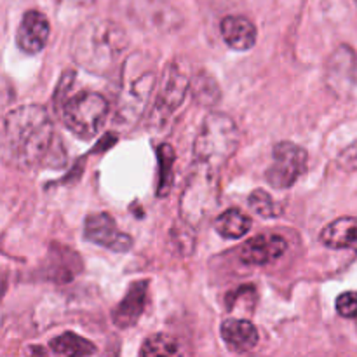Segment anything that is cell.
I'll list each match as a JSON object with an SVG mask.
<instances>
[{
  "mask_svg": "<svg viewBox=\"0 0 357 357\" xmlns=\"http://www.w3.org/2000/svg\"><path fill=\"white\" fill-rule=\"evenodd\" d=\"M215 229L225 239H239L250 232L251 218L239 209H227L216 218Z\"/></svg>",
  "mask_w": 357,
  "mask_h": 357,
  "instance_id": "16",
  "label": "cell"
},
{
  "mask_svg": "<svg viewBox=\"0 0 357 357\" xmlns=\"http://www.w3.org/2000/svg\"><path fill=\"white\" fill-rule=\"evenodd\" d=\"M209 80H211V77H206L204 73H201V75H195L194 82H190V89L199 103L206 105V103H213V101L218 100V93H213V91L209 93V89H208Z\"/></svg>",
  "mask_w": 357,
  "mask_h": 357,
  "instance_id": "21",
  "label": "cell"
},
{
  "mask_svg": "<svg viewBox=\"0 0 357 357\" xmlns=\"http://www.w3.org/2000/svg\"><path fill=\"white\" fill-rule=\"evenodd\" d=\"M84 236L91 243L117 251V253L129 251L132 246L131 236L121 232L115 220L108 213H96V215L87 216L86 225H84Z\"/></svg>",
  "mask_w": 357,
  "mask_h": 357,
  "instance_id": "8",
  "label": "cell"
},
{
  "mask_svg": "<svg viewBox=\"0 0 357 357\" xmlns=\"http://www.w3.org/2000/svg\"><path fill=\"white\" fill-rule=\"evenodd\" d=\"M52 138L51 117L38 105L14 108L0 122L2 157L20 169H31L44 162L52 149Z\"/></svg>",
  "mask_w": 357,
  "mask_h": 357,
  "instance_id": "1",
  "label": "cell"
},
{
  "mask_svg": "<svg viewBox=\"0 0 357 357\" xmlns=\"http://www.w3.org/2000/svg\"><path fill=\"white\" fill-rule=\"evenodd\" d=\"M248 201H250V208L257 215L264 216V218H275V216H279L282 213V206L279 202H275L268 192L260 190V188L251 192Z\"/></svg>",
  "mask_w": 357,
  "mask_h": 357,
  "instance_id": "20",
  "label": "cell"
},
{
  "mask_svg": "<svg viewBox=\"0 0 357 357\" xmlns=\"http://www.w3.org/2000/svg\"><path fill=\"white\" fill-rule=\"evenodd\" d=\"M190 91V79L180 63H171L162 77V84L157 93L155 103L152 110V121L155 124L164 126L171 119V115L181 107Z\"/></svg>",
  "mask_w": 357,
  "mask_h": 357,
  "instance_id": "7",
  "label": "cell"
},
{
  "mask_svg": "<svg viewBox=\"0 0 357 357\" xmlns=\"http://www.w3.org/2000/svg\"><path fill=\"white\" fill-rule=\"evenodd\" d=\"M223 40L234 51H250L257 44V26L244 16H227L220 23Z\"/></svg>",
  "mask_w": 357,
  "mask_h": 357,
  "instance_id": "13",
  "label": "cell"
},
{
  "mask_svg": "<svg viewBox=\"0 0 357 357\" xmlns=\"http://www.w3.org/2000/svg\"><path fill=\"white\" fill-rule=\"evenodd\" d=\"M309 153L305 149L291 142H281L272 150V164L265 176L271 187L278 190L291 188L307 171Z\"/></svg>",
  "mask_w": 357,
  "mask_h": 357,
  "instance_id": "6",
  "label": "cell"
},
{
  "mask_svg": "<svg viewBox=\"0 0 357 357\" xmlns=\"http://www.w3.org/2000/svg\"><path fill=\"white\" fill-rule=\"evenodd\" d=\"M146 296H149V281H139L131 284L129 291L126 293L122 302L115 307L114 314H112L115 326H119L121 330L135 326L143 310H145Z\"/></svg>",
  "mask_w": 357,
  "mask_h": 357,
  "instance_id": "12",
  "label": "cell"
},
{
  "mask_svg": "<svg viewBox=\"0 0 357 357\" xmlns=\"http://www.w3.org/2000/svg\"><path fill=\"white\" fill-rule=\"evenodd\" d=\"M223 342L234 352H250L258 345L260 335L257 326L248 319H227L220 328Z\"/></svg>",
  "mask_w": 357,
  "mask_h": 357,
  "instance_id": "14",
  "label": "cell"
},
{
  "mask_svg": "<svg viewBox=\"0 0 357 357\" xmlns=\"http://www.w3.org/2000/svg\"><path fill=\"white\" fill-rule=\"evenodd\" d=\"M337 166L345 173H356L357 171V139L349 145L340 155L337 157Z\"/></svg>",
  "mask_w": 357,
  "mask_h": 357,
  "instance_id": "23",
  "label": "cell"
},
{
  "mask_svg": "<svg viewBox=\"0 0 357 357\" xmlns=\"http://www.w3.org/2000/svg\"><path fill=\"white\" fill-rule=\"evenodd\" d=\"M75 2H79V3H86V2H91V0H75Z\"/></svg>",
  "mask_w": 357,
  "mask_h": 357,
  "instance_id": "24",
  "label": "cell"
},
{
  "mask_svg": "<svg viewBox=\"0 0 357 357\" xmlns=\"http://www.w3.org/2000/svg\"><path fill=\"white\" fill-rule=\"evenodd\" d=\"M124 28L110 20H91L75 31L72 56L77 65L91 73H108L128 51Z\"/></svg>",
  "mask_w": 357,
  "mask_h": 357,
  "instance_id": "2",
  "label": "cell"
},
{
  "mask_svg": "<svg viewBox=\"0 0 357 357\" xmlns=\"http://www.w3.org/2000/svg\"><path fill=\"white\" fill-rule=\"evenodd\" d=\"M51 351L59 356H91L96 352L94 344L75 333H63L51 340Z\"/></svg>",
  "mask_w": 357,
  "mask_h": 357,
  "instance_id": "17",
  "label": "cell"
},
{
  "mask_svg": "<svg viewBox=\"0 0 357 357\" xmlns=\"http://www.w3.org/2000/svg\"><path fill=\"white\" fill-rule=\"evenodd\" d=\"M321 243L331 250H352L357 253V216H342L323 229Z\"/></svg>",
  "mask_w": 357,
  "mask_h": 357,
  "instance_id": "15",
  "label": "cell"
},
{
  "mask_svg": "<svg viewBox=\"0 0 357 357\" xmlns=\"http://www.w3.org/2000/svg\"><path fill=\"white\" fill-rule=\"evenodd\" d=\"M153 86H155V75H153V72H145L124 91L121 105H119V122L132 124V122L138 121L139 115L149 105Z\"/></svg>",
  "mask_w": 357,
  "mask_h": 357,
  "instance_id": "10",
  "label": "cell"
},
{
  "mask_svg": "<svg viewBox=\"0 0 357 357\" xmlns=\"http://www.w3.org/2000/svg\"><path fill=\"white\" fill-rule=\"evenodd\" d=\"M107 115V100L98 93L75 94L63 107L65 126L80 139H93L105 126Z\"/></svg>",
  "mask_w": 357,
  "mask_h": 357,
  "instance_id": "5",
  "label": "cell"
},
{
  "mask_svg": "<svg viewBox=\"0 0 357 357\" xmlns=\"http://www.w3.org/2000/svg\"><path fill=\"white\" fill-rule=\"evenodd\" d=\"M142 356H178L180 354V344L169 335H152L146 338L145 344L139 349Z\"/></svg>",
  "mask_w": 357,
  "mask_h": 357,
  "instance_id": "19",
  "label": "cell"
},
{
  "mask_svg": "<svg viewBox=\"0 0 357 357\" xmlns=\"http://www.w3.org/2000/svg\"><path fill=\"white\" fill-rule=\"evenodd\" d=\"M220 201V176L218 171L195 166L194 173L187 181L183 197L180 202L181 218L187 225L197 227L215 211Z\"/></svg>",
  "mask_w": 357,
  "mask_h": 357,
  "instance_id": "4",
  "label": "cell"
},
{
  "mask_svg": "<svg viewBox=\"0 0 357 357\" xmlns=\"http://www.w3.org/2000/svg\"><path fill=\"white\" fill-rule=\"evenodd\" d=\"M157 157H159V195H167L173 185V167L176 153H174L173 146L162 143L157 150Z\"/></svg>",
  "mask_w": 357,
  "mask_h": 357,
  "instance_id": "18",
  "label": "cell"
},
{
  "mask_svg": "<svg viewBox=\"0 0 357 357\" xmlns=\"http://www.w3.org/2000/svg\"><path fill=\"white\" fill-rule=\"evenodd\" d=\"M241 132L236 121L222 112H213L202 122L194 142L195 166L218 171L236 153Z\"/></svg>",
  "mask_w": 357,
  "mask_h": 357,
  "instance_id": "3",
  "label": "cell"
},
{
  "mask_svg": "<svg viewBox=\"0 0 357 357\" xmlns=\"http://www.w3.org/2000/svg\"><path fill=\"white\" fill-rule=\"evenodd\" d=\"M337 312L345 319H357V291L342 293L338 296Z\"/></svg>",
  "mask_w": 357,
  "mask_h": 357,
  "instance_id": "22",
  "label": "cell"
},
{
  "mask_svg": "<svg viewBox=\"0 0 357 357\" xmlns=\"http://www.w3.org/2000/svg\"><path fill=\"white\" fill-rule=\"evenodd\" d=\"M288 250V241L279 234L265 232L243 244L239 257L248 265H267L281 258Z\"/></svg>",
  "mask_w": 357,
  "mask_h": 357,
  "instance_id": "9",
  "label": "cell"
},
{
  "mask_svg": "<svg viewBox=\"0 0 357 357\" xmlns=\"http://www.w3.org/2000/svg\"><path fill=\"white\" fill-rule=\"evenodd\" d=\"M49 35H51V24L45 14L38 10H28L17 28V47L26 54H37L45 47Z\"/></svg>",
  "mask_w": 357,
  "mask_h": 357,
  "instance_id": "11",
  "label": "cell"
}]
</instances>
